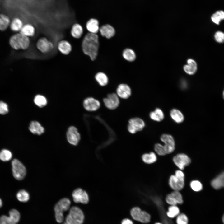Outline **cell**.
Instances as JSON below:
<instances>
[{
  "mask_svg": "<svg viewBox=\"0 0 224 224\" xmlns=\"http://www.w3.org/2000/svg\"><path fill=\"white\" fill-rule=\"evenodd\" d=\"M100 102L97 100L92 97H88L83 102V106L86 110L89 111L97 110L100 107Z\"/></svg>",
  "mask_w": 224,
  "mask_h": 224,
  "instance_id": "obj_16",
  "label": "cell"
},
{
  "mask_svg": "<svg viewBox=\"0 0 224 224\" xmlns=\"http://www.w3.org/2000/svg\"><path fill=\"white\" fill-rule=\"evenodd\" d=\"M86 27L89 33L97 34L100 29L99 22L96 19L91 18L86 22Z\"/></svg>",
  "mask_w": 224,
  "mask_h": 224,
  "instance_id": "obj_21",
  "label": "cell"
},
{
  "mask_svg": "<svg viewBox=\"0 0 224 224\" xmlns=\"http://www.w3.org/2000/svg\"><path fill=\"white\" fill-rule=\"evenodd\" d=\"M11 21L7 15L0 14V30L3 31L6 30L9 26Z\"/></svg>",
  "mask_w": 224,
  "mask_h": 224,
  "instance_id": "obj_30",
  "label": "cell"
},
{
  "mask_svg": "<svg viewBox=\"0 0 224 224\" xmlns=\"http://www.w3.org/2000/svg\"><path fill=\"white\" fill-rule=\"evenodd\" d=\"M170 114L172 119L177 123H181L184 120V116L183 114L178 109H172L170 111Z\"/></svg>",
  "mask_w": 224,
  "mask_h": 224,
  "instance_id": "obj_26",
  "label": "cell"
},
{
  "mask_svg": "<svg viewBox=\"0 0 224 224\" xmlns=\"http://www.w3.org/2000/svg\"><path fill=\"white\" fill-rule=\"evenodd\" d=\"M34 102L36 105L40 107L45 106L47 103L46 98L40 95H38L35 96L34 99Z\"/></svg>",
  "mask_w": 224,
  "mask_h": 224,
  "instance_id": "obj_37",
  "label": "cell"
},
{
  "mask_svg": "<svg viewBox=\"0 0 224 224\" xmlns=\"http://www.w3.org/2000/svg\"><path fill=\"white\" fill-rule=\"evenodd\" d=\"M12 170L14 177L16 180L23 179L26 175V169L23 164L17 159L12 162Z\"/></svg>",
  "mask_w": 224,
  "mask_h": 224,
  "instance_id": "obj_5",
  "label": "cell"
},
{
  "mask_svg": "<svg viewBox=\"0 0 224 224\" xmlns=\"http://www.w3.org/2000/svg\"><path fill=\"white\" fill-rule=\"evenodd\" d=\"M122 55L123 58L128 62L134 61L136 58V54L135 52L130 48H127L124 49Z\"/></svg>",
  "mask_w": 224,
  "mask_h": 224,
  "instance_id": "obj_31",
  "label": "cell"
},
{
  "mask_svg": "<svg viewBox=\"0 0 224 224\" xmlns=\"http://www.w3.org/2000/svg\"><path fill=\"white\" fill-rule=\"evenodd\" d=\"M122 224H133V222L129 219L126 218L123 219Z\"/></svg>",
  "mask_w": 224,
  "mask_h": 224,
  "instance_id": "obj_45",
  "label": "cell"
},
{
  "mask_svg": "<svg viewBox=\"0 0 224 224\" xmlns=\"http://www.w3.org/2000/svg\"><path fill=\"white\" fill-rule=\"evenodd\" d=\"M37 49L41 53L47 54L51 52L54 48V44L45 37L40 38L36 43Z\"/></svg>",
  "mask_w": 224,
  "mask_h": 224,
  "instance_id": "obj_9",
  "label": "cell"
},
{
  "mask_svg": "<svg viewBox=\"0 0 224 224\" xmlns=\"http://www.w3.org/2000/svg\"><path fill=\"white\" fill-rule=\"evenodd\" d=\"M95 79L100 86H106L108 82V78L107 75L104 72H99L95 76Z\"/></svg>",
  "mask_w": 224,
  "mask_h": 224,
  "instance_id": "obj_32",
  "label": "cell"
},
{
  "mask_svg": "<svg viewBox=\"0 0 224 224\" xmlns=\"http://www.w3.org/2000/svg\"><path fill=\"white\" fill-rule=\"evenodd\" d=\"M29 129L32 133L34 134L40 135L44 131V128L40 124L36 121H32L30 124Z\"/></svg>",
  "mask_w": 224,
  "mask_h": 224,
  "instance_id": "obj_23",
  "label": "cell"
},
{
  "mask_svg": "<svg viewBox=\"0 0 224 224\" xmlns=\"http://www.w3.org/2000/svg\"><path fill=\"white\" fill-rule=\"evenodd\" d=\"M155 224H163L162 223H160V222H156L155 223Z\"/></svg>",
  "mask_w": 224,
  "mask_h": 224,
  "instance_id": "obj_49",
  "label": "cell"
},
{
  "mask_svg": "<svg viewBox=\"0 0 224 224\" xmlns=\"http://www.w3.org/2000/svg\"><path fill=\"white\" fill-rule=\"evenodd\" d=\"M215 40L219 43L224 42V33L221 31L216 32L214 35Z\"/></svg>",
  "mask_w": 224,
  "mask_h": 224,
  "instance_id": "obj_42",
  "label": "cell"
},
{
  "mask_svg": "<svg viewBox=\"0 0 224 224\" xmlns=\"http://www.w3.org/2000/svg\"><path fill=\"white\" fill-rule=\"evenodd\" d=\"M173 161L175 165L181 170L189 165L191 162V159L184 153H179L174 156Z\"/></svg>",
  "mask_w": 224,
  "mask_h": 224,
  "instance_id": "obj_10",
  "label": "cell"
},
{
  "mask_svg": "<svg viewBox=\"0 0 224 224\" xmlns=\"http://www.w3.org/2000/svg\"><path fill=\"white\" fill-rule=\"evenodd\" d=\"M130 214L133 219L142 223H148L151 220L150 214L142 210L138 207L133 208L131 210Z\"/></svg>",
  "mask_w": 224,
  "mask_h": 224,
  "instance_id": "obj_7",
  "label": "cell"
},
{
  "mask_svg": "<svg viewBox=\"0 0 224 224\" xmlns=\"http://www.w3.org/2000/svg\"><path fill=\"white\" fill-rule=\"evenodd\" d=\"M222 221L223 224H224V214H223L222 217Z\"/></svg>",
  "mask_w": 224,
  "mask_h": 224,
  "instance_id": "obj_47",
  "label": "cell"
},
{
  "mask_svg": "<svg viewBox=\"0 0 224 224\" xmlns=\"http://www.w3.org/2000/svg\"><path fill=\"white\" fill-rule=\"evenodd\" d=\"M211 18L214 23L219 25L221 21L224 20V11L222 10L217 11L212 15Z\"/></svg>",
  "mask_w": 224,
  "mask_h": 224,
  "instance_id": "obj_36",
  "label": "cell"
},
{
  "mask_svg": "<svg viewBox=\"0 0 224 224\" xmlns=\"http://www.w3.org/2000/svg\"><path fill=\"white\" fill-rule=\"evenodd\" d=\"M222 95H223V99H224V90L223 91V92Z\"/></svg>",
  "mask_w": 224,
  "mask_h": 224,
  "instance_id": "obj_48",
  "label": "cell"
},
{
  "mask_svg": "<svg viewBox=\"0 0 224 224\" xmlns=\"http://www.w3.org/2000/svg\"><path fill=\"white\" fill-rule=\"evenodd\" d=\"M83 33V27L78 23L74 24L72 26L70 34L71 36L75 39H79L82 36Z\"/></svg>",
  "mask_w": 224,
  "mask_h": 224,
  "instance_id": "obj_24",
  "label": "cell"
},
{
  "mask_svg": "<svg viewBox=\"0 0 224 224\" xmlns=\"http://www.w3.org/2000/svg\"><path fill=\"white\" fill-rule=\"evenodd\" d=\"M190 185L191 189L196 192L201 191L203 188L201 183L198 180H194L191 181Z\"/></svg>",
  "mask_w": 224,
  "mask_h": 224,
  "instance_id": "obj_39",
  "label": "cell"
},
{
  "mask_svg": "<svg viewBox=\"0 0 224 224\" xmlns=\"http://www.w3.org/2000/svg\"><path fill=\"white\" fill-rule=\"evenodd\" d=\"M176 222L177 224H188V218L185 214L180 213L177 217Z\"/></svg>",
  "mask_w": 224,
  "mask_h": 224,
  "instance_id": "obj_40",
  "label": "cell"
},
{
  "mask_svg": "<svg viewBox=\"0 0 224 224\" xmlns=\"http://www.w3.org/2000/svg\"><path fill=\"white\" fill-rule=\"evenodd\" d=\"M12 157L11 152L7 149H4L0 152V159L4 161H7L10 160Z\"/></svg>",
  "mask_w": 224,
  "mask_h": 224,
  "instance_id": "obj_38",
  "label": "cell"
},
{
  "mask_svg": "<svg viewBox=\"0 0 224 224\" xmlns=\"http://www.w3.org/2000/svg\"><path fill=\"white\" fill-rule=\"evenodd\" d=\"M66 136L68 142L73 145H77L80 139V134L74 126H71L68 128Z\"/></svg>",
  "mask_w": 224,
  "mask_h": 224,
  "instance_id": "obj_14",
  "label": "cell"
},
{
  "mask_svg": "<svg viewBox=\"0 0 224 224\" xmlns=\"http://www.w3.org/2000/svg\"><path fill=\"white\" fill-rule=\"evenodd\" d=\"M149 116L152 120L159 122L164 119V114L161 109L159 108H156L154 111L150 113Z\"/></svg>",
  "mask_w": 224,
  "mask_h": 224,
  "instance_id": "obj_28",
  "label": "cell"
},
{
  "mask_svg": "<svg viewBox=\"0 0 224 224\" xmlns=\"http://www.w3.org/2000/svg\"><path fill=\"white\" fill-rule=\"evenodd\" d=\"M16 198L19 201L25 203L29 200L30 196L27 191L24 190H21L17 193Z\"/></svg>",
  "mask_w": 224,
  "mask_h": 224,
  "instance_id": "obj_35",
  "label": "cell"
},
{
  "mask_svg": "<svg viewBox=\"0 0 224 224\" xmlns=\"http://www.w3.org/2000/svg\"><path fill=\"white\" fill-rule=\"evenodd\" d=\"M212 186L216 189L224 187V172L212 180L211 182Z\"/></svg>",
  "mask_w": 224,
  "mask_h": 224,
  "instance_id": "obj_29",
  "label": "cell"
},
{
  "mask_svg": "<svg viewBox=\"0 0 224 224\" xmlns=\"http://www.w3.org/2000/svg\"><path fill=\"white\" fill-rule=\"evenodd\" d=\"M166 202L170 205H177L183 202V197L179 191H174L168 194L166 198Z\"/></svg>",
  "mask_w": 224,
  "mask_h": 224,
  "instance_id": "obj_15",
  "label": "cell"
},
{
  "mask_svg": "<svg viewBox=\"0 0 224 224\" xmlns=\"http://www.w3.org/2000/svg\"><path fill=\"white\" fill-rule=\"evenodd\" d=\"M24 25L23 21L18 17L14 18L11 21L9 27L15 32H20Z\"/></svg>",
  "mask_w": 224,
  "mask_h": 224,
  "instance_id": "obj_27",
  "label": "cell"
},
{
  "mask_svg": "<svg viewBox=\"0 0 224 224\" xmlns=\"http://www.w3.org/2000/svg\"><path fill=\"white\" fill-rule=\"evenodd\" d=\"M57 48L61 53L65 55L69 54L72 49V46L70 43L65 40H60L58 42Z\"/></svg>",
  "mask_w": 224,
  "mask_h": 224,
  "instance_id": "obj_20",
  "label": "cell"
},
{
  "mask_svg": "<svg viewBox=\"0 0 224 224\" xmlns=\"http://www.w3.org/2000/svg\"><path fill=\"white\" fill-rule=\"evenodd\" d=\"M84 215L82 210L78 207H70L68 213L65 217V222L68 224H82Z\"/></svg>",
  "mask_w": 224,
  "mask_h": 224,
  "instance_id": "obj_4",
  "label": "cell"
},
{
  "mask_svg": "<svg viewBox=\"0 0 224 224\" xmlns=\"http://www.w3.org/2000/svg\"><path fill=\"white\" fill-rule=\"evenodd\" d=\"M35 28L33 25L30 23H26L24 24L19 32L29 38L35 35Z\"/></svg>",
  "mask_w": 224,
  "mask_h": 224,
  "instance_id": "obj_22",
  "label": "cell"
},
{
  "mask_svg": "<svg viewBox=\"0 0 224 224\" xmlns=\"http://www.w3.org/2000/svg\"><path fill=\"white\" fill-rule=\"evenodd\" d=\"M10 46L16 50H26L30 44L29 38L22 35L20 33H16L11 36L9 40Z\"/></svg>",
  "mask_w": 224,
  "mask_h": 224,
  "instance_id": "obj_2",
  "label": "cell"
},
{
  "mask_svg": "<svg viewBox=\"0 0 224 224\" xmlns=\"http://www.w3.org/2000/svg\"><path fill=\"white\" fill-rule=\"evenodd\" d=\"M188 64L184 66L183 68L184 71L189 75H193L196 72L197 69V64L196 62L191 59L187 61Z\"/></svg>",
  "mask_w": 224,
  "mask_h": 224,
  "instance_id": "obj_25",
  "label": "cell"
},
{
  "mask_svg": "<svg viewBox=\"0 0 224 224\" xmlns=\"http://www.w3.org/2000/svg\"><path fill=\"white\" fill-rule=\"evenodd\" d=\"M71 201L68 198H63L60 200L55 205L54 210L56 222L61 223L64 220V213L69 210L70 208Z\"/></svg>",
  "mask_w": 224,
  "mask_h": 224,
  "instance_id": "obj_3",
  "label": "cell"
},
{
  "mask_svg": "<svg viewBox=\"0 0 224 224\" xmlns=\"http://www.w3.org/2000/svg\"><path fill=\"white\" fill-rule=\"evenodd\" d=\"M103 102L105 107L110 110L116 109L119 104V97L114 93L108 94L107 97L103 99Z\"/></svg>",
  "mask_w": 224,
  "mask_h": 224,
  "instance_id": "obj_13",
  "label": "cell"
},
{
  "mask_svg": "<svg viewBox=\"0 0 224 224\" xmlns=\"http://www.w3.org/2000/svg\"><path fill=\"white\" fill-rule=\"evenodd\" d=\"M21 217L19 212L13 209L9 212V216L2 215L0 217V224H17Z\"/></svg>",
  "mask_w": 224,
  "mask_h": 224,
  "instance_id": "obj_6",
  "label": "cell"
},
{
  "mask_svg": "<svg viewBox=\"0 0 224 224\" xmlns=\"http://www.w3.org/2000/svg\"><path fill=\"white\" fill-rule=\"evenodd\" d=\"M160 139L164 143L163 146L166 154H170L174 151L175 144L172 135L167 134H163L160 137Z\"/></svg>",
  "mask_w": 224,
  "mask_h": 224,
  "instance_id": "obj_11",
  "label": "cell"
},
{
  "mask_svg": "<svg viewBox=\"0 0 224 224\" xmlns=\"http://www.w3.org/2000/svg\"><path fill=\"white\" fill-rule=\"evenodd\" d=\"M8 110L7 104L2 101H0V114H5L8 113Z\"/></svg>",
  "mask_w": 224,
  "mask_h": 224,
  "instance_id": "obj_43",
  "label": "cell"
},
{
  "mask_svg": "<svg viewBox=\"0 0 224 224\" xmlns=\"http://www.w3.org/2000/svg\"><path fill=\"white\" fill-rule=\"evenodd\" d=\"M142 161L147 164H151L155 162L157 160L156 154L153 152L143 154L142 156Z\"/></svg>",
  "mask_w": 224,
  "mask_h": 224,
  "instance_id": "obj_33",
  "label": "cell"
},
{
  "mask_svg": "<svg viewBox=\"0 0 224 224\" xmlns=\"http://www.w3.org/2000/svg\"><path fill=\"white\" fill-rule=\"evenodd\" d=\"M2 200L0 198V208L2 206Z\"/></svg>",
  "mask_w": 224,
  "mask_h": 224,
  "instance_id": "obj_46",
  "label": "cell"
},
{
  "mask_svg": "<svg viewBox=\"0 0 224 224\" xmlns=\"http://www.w3.org/2000/svg\"><path fill=\"white\" fill-rule=\"evenodd\" d=\"M116 94L119 97L123 99L128 98L131 94L130 87L126 84H119L116 89Z\"/></svg>",
  "mask_w": 224,
  "mask_h": 224,
  "instance_id": "obj_18",
  "label": "cell"
},
{
  "mask_svg": "<svg viewBox=\"0 0 224 224\" xmlns=\"http://www.w3.org/2000/svg\"><path fill=\"white\" fill-rule=\"evenodd\" d=\"M175 175L178 178L183 180H184V175L182 170H176Z\"/></svg>",
  "mask_w": 224,
  "mask_h": 224,
  "instance_id": "obj_44",
  "label": "cell"
},
{
  "mask_svg": "<svg viewBox=\"0 0 224 224\" xmlns=\"http://www.w3.org/2000/svg\"><path fill=\"white\" fill-rule=\"evenodd\" d=\"M180 213V209L177 205H170L168 208L166 214L168 217L172 218L177 217Z\"/></svg>",
  "mask_w": 224,
  "mask_h": 224,
  "instance_id": "obj_34",
  "label": "cell"
},
{
  "mask_svg": "<svg viewBox=\"0 0 224 224\" xmlns=\"http://www.w3.org/2000/svg\"><path fill=\"white\" fill-rule=\"evenodd\" d=\"M99 45L98 35L88 32L83 39L82 49L84 54L88 56L91 61H94L97 57Z\"/></svg>",
  "mask_w": 224,
  "mask_h": 224,
  "instance_id": "obj_1",
  "label": "cell"
},
{
  "mask_svg": "<svg viewBox=\"0 0 224 224\" xmlns=\"http://www.w3.org/2000/svg\"><path fill=\"white\" fill-rule=\"evenodd\" d=\"M72 196L73 200L75 203L86 204L89 202V198L87 193L80 188L74 190L72 193Z\"/></svg>",
  "mask_w": 224,
  "mask_h": 224,
  "instance_id": "obj_12",
  "label": "cell"
},
{
  "mask_svg": "<svg viewBox=\"0 0 224 224\" xmlns=\"http://www.w3.org/2000/svg\"><path fill=\"white\" fill-rule=\"evenodd\" d=\"M63 224H68L66 222H65L64 223H63Z\"/></svg>",
  "mask_w": 224,
  "mask_h": 224,
  "instance_id": "obj_50",
  "label": "cell"
},
{
  "mask_svg": "<svg viewBox=\"0 0 224 224\" xmlns=\"http://www.w3.org/2000/svg\"><path fill=\"white\" fill-rule=\"evenodd\" d=\"M145 126L144 121L141 119L135 117L130 119L128 121V130L132 134L142 130Z\"/></svg>",
  "mask_w": 224,
  "mask_h": 224,
  "instance_id": "obj_8",
  "label": "cell"
},
{
  "mask_svg": "<svg viewBox=\"0 0 224 224\" xmlns=\"http://www.w3.org/2000/svg\"><path fill=\"white\" fill-rule=\"evenodd\" d=\"M169 184L174 191H179L184 187V180L180 179L175 175H172L170 177Z\"/></svg>",
  "mask_w": 224,
  "mask_h": 224,
  "instance_id": "obj_17",
  "label": "cell"
},
{
  "mask_svg": "<svg viewBox=\"0 0 224 224\" xmlns=\"http://www.w3.org/2000/svg\"><path fill=\"white\" fill-rule=\"evenodd\" d=\"M99 31L101 35L108 39L113 37L115 35L114 28L109 24H105L100 27Z\"/></svg>",
  "mask_w": 224,
  "mask_h": 224,
  "instance_id": "obj_19",
  "label": "cell"
},
{
  "mask_svg": "<svg viewBox=\"0 0 224 224\" xmlns=\"http://www.w3.org/2000/svg\"><path fill=\"white\" fill-rule=\"evenodd\" d=\"M154 148L155 151L158 155L164 156L166 154L163 145L159 143H156Z\"/></svg>",
  "mask_w": 224,
  "mask_h": 224,
  "instance_id": "obj_41",
  "label": "cell"
}]
</instances>
